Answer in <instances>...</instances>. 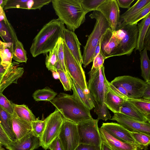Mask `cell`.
I'll use <instances>...</instances> for the list:
<instances>
[{"label": "cell", "mask_w": 150, "mask_h": 150, "mask_svg": "<svg viewBox=\"0 0 150 150\" xmlns=\"http://www.w3.org/2000/svg\"><path fill=\"white\" fill-rule=\"evenodd\" d=\"M58 137L64 150H74L79 144L77 125L64 118Z\"/></svg>", "instance_id": "11"}, {"label": "cell", "mask_w": 150, "mask_h": 150, "mask_svg": "<svg viewBox=\"0 0 150 150\" xmlns=\"http://www.w3.org/2000/svg\"><path fill=\"white\" fill-rule=\"evenodd\" d=\"M94 112L98 115V119L102 120L105 121L110 120L111 116L108 107L104 103L103 105L94 101Z\"/></svg>", "instance_id": "36"}, {"label": "cell", "mask_w": 150, "mask_h": 150, "mask_svg": "<svg viewBox=\"0 0 150 150\" xmlns=\"http://www.w3.org/2000/svg\"><path fill=\"white\" fill-rule=\"evenodd\" d=\"M120 113L140 121L150 123V118L146 116L134 105L127 100L121 108Z\"/></svg>", "instance_id": "24"}, {"label": "cell", "mask_w": 150, "mask_h": 150, "mask_svg": "<svg viewBox=\"0 0 150 150\" xmlns=\"http://www.w3.org/2000/svg\"><path fill=\"white\" fill-rule=\"evenodd\" d=\"M63 41L64 63L68 74L84 91L90 92L82 66L78 63Z\"/></svg>", "instance_id": "9"}, {"label": "cell", "mask_w": 150, "mask_h": 150, "mask_svg": "<svg viewBox=\"0 0 150 150\" xmlns=\"http://www.w3.org/2000/svg\"><path fill=\"white\" fill-rule=\"evenodd\" d=\"M111 120L116 121L130 132H138L150 136V123L140 121L119 113L114 114Z\"/></svg>", "instance_id": "13"}, {"label": "cell", "mask_w": 150, "mask_h": 150, "mask_svg": "<svg viewBox=\"0 0 150 150\" xmlns=\"http://www.w3.org/2000/svg\"><path fill=\"white\" fill-rule=\"evenodd\" d=\"M108 82L104 94V103L108 109L114 114L120 113L121 108L126 100L118 95L110 88Z\"/></svg>", "instance_id": "22"}, {"label": "cell", "mask_w": 150, "mask_h": 150, "mask_svg": "<svg viewBox=\"0 0 150 150\" xmlns=\"http://www.w3.org/2000/svg\"><path fill=\"white\" fill-rule=\"evenodd\" d=\"M3 76V75H0V83H1V81L2 79Z\"/></svg>", "instance_id": "57"}, {"label": "cell", "mask_w": 150, "mask_h": 150, "mask_svg": "<svg viewBox=\"0 0 150 150\" xmlns=\"http://www.w3.org/2000/svg\"><path fill=\"white\" fill-rule=\"evenodd\" d=\"M149 13H150V2L131 18L125 22L121 26L117 28V29L127 25L137 24L138 21L144 18Z\"/></svg>", "instance_id": "35"}, {"label": "cell", "mask_w": 150, "mask_h": 150, "mask_svg": "<svg viewBox=\"0 0 150 150\" xmlns=\"http://www.w3.org/2000/svg\"><path fill=\"white\" fill-rule=\"evenodd\" d=\"M0 60H1V58L0 57Z\"/></svg>", "instance_id": "61"}, {"label": "cell", "mask_w": 150, "mask_h": 150, "mask_svg": "<svg viewBox=\"0 0 150 150\" xmlns=\"http://www.w3.org/2000/svg\"><path fill=\"white\" fill-rule=\"evenodd\" d=\"M58 19H53L45 24L34 38L30 51L33 57L46 54L55 46L59 39L62 38L65 28Z\"/></svg>", "instance_id": "1"}, {"label": "cell", "mask_w": 150, "mask_h": 150, "mask_svg": "<svg viewBox=\"0 0 150 150\" xmlns=\"http://www.w3.org/2000/svg\"><path fill=\"white\" fill-rule=\"evenodd\" d=\"M57 93L48 87L36 90L33 94L32 97L36 101H50L57 96Z\"/></svg>", "instance_id": "32"}, {"label": "cell", "mask_w": 150, "mask_h": 150, "mask_svg": "<svg viewBox=\"0 0 150 150\" xmlns=\"http://www.w3.org/2000/svg\"><path fill=\"white\" fill-rule=\"evenodd\" d=\"M0 145H3V143L0 139Z\"/></svg>", "instance_id": "59"}, {"label": "cell", "mask_w": 150, "mask_h": 150, "mask_svg": "<svg viewBox=\"0 0 150 150\" xmlns=\"http://www.w3.org/2000/svg\"><path fill=\"white\" fill-rule=\"evenodd\" d=\"M101 146L79 144L74 150H101Z\"/></svg>", "instance_id": "47"}, {"label": "cell", "mask_w": 150, "mask_h": 150, "mask_svg": "<svg viewBox=\"0 0 150 150\" xmlns=\"http://www.w3.org/2000/svg\"><path fill=\"white\" fill-rule=\"evenodd\" d=\"M137 25H127L116 30L115 33L120 42L112 57L131 54L137 45L138 33Z\"/></svg>", "instance_id": "5"}, {"label": "cell", "mask_w": 150, "mask_h": 150, "mask_svg": "<svg viewBox=\"0 0 150 150\" xmlns=\"http://www.w3.org/2000/svg\"><path fill=\"white\" fill-rule=\"evenodd\" d=\"M73 95L82 103L90 110L94 107V101L90 93L84 91L72 79H71Z\"/></svg>", "instance_id": "25"}, {"label": "cell", "mask_w": 150, "mask_h": 150, "mask_svg": "<svg viewBox=\"0 0 150 150\" xmlns=\"http://www.w3.org/2000/svg\"><path fill=\"white\" fill-rule=\"evenodd\" d=\"M120 40L110 28L102 35L100 39V51L105 59L112 57L118 46Z\"/></svg>", "instance_id": "15"}, {"label": "cell", "mask_w": 150, "mask_h": 150, "mask_svg": "<svg viewBox=\"0 0 150 150\" xmlns=\"http://www.w3.org/2000/svg\"><path fill=\"white\" fill-rule=\"evenodd\" d=\"M7 69H5L1 65H0V75H3L6 73Z\"/></svg>", "instance_id": "55"}, {"label": "cell", "mask_w": 150, "mask_h": 150, "mask_svg": "<svg viewBox=\"0 0 150 150\" xmlns=\"http://www.w3.org/2000/svg\"><path fill=\"white\" fill-rule=\"evenodd\" d=\"M98 120L92 118L77 125L79 144L101 146L102 141L98 126Z\"/></svg>", "instance_id": "7"}, {"label": "cell", "mask_w": 150, "mask_h": 150, "mask_svg": "<svg viewBox=\"0 0 150 150\" xmlns=\"http://www.w3.org/2000/svg\"><path fill=\"white\" fill-rule=\"evenodd\" d=\"M5 24L9 31L12 40L14 42L13 59L18 62L26 63L28 59L27 52L23 44L18 40L16 32L8 20Z\"/></svg>", "instance_id": "20"}, {"label": "cell", "mask_w": 150, "mask_h": 150, "mask_svg": "<svg viewBox=\"0 0 150 150\" xmlns=\"http://www.w3.org/2000/svg\"><path fill=\"white\" fill-rule=\"evenodd\" d=\"M141 75L146 82L150 81V60L147 50L145 48L140 52Z\"/></svg>", "instance_id": "31"}, {"label": "cell", "mask_w": 150, "mask_h": 150, "mask_svg": "<svg viewBox=\"0 0 150 150\" xmlns=\"http://www.w3.org/2000/svg\"><path fill=\"white\" fill-rule=\"evenodd\" d=\"M13 115L30 123L36 120L35 116L26 105L13 103Z\"/></svg>", "instance_id": "30"}, {"label": "cell", "mask_w": 150, "mask_h": 150, "mask_svg": "<svg viewBox=\"0 0 150 150\" xmlns=\"http://www.w3.org/2000/svg\"><path fill=\"white\" fill-rule=\"evenodd\" d=\"M52 73L53 76L55 79H59V76L58 73L54 71H51Z\"/></svg>", "instance_id": "53"}, {"label": "cell", "mask_w": 150, "mask_h": 150, "mask_svg": "<svg viewBox=\"0 0 150 150\" xmlns=\"http://www.w3.org/2000/svg\"><path fill=\"white\" fill-rule=\"evenodd\" d=\"M110 83L114 86H122L129 93V98L135 99L142 98L146 85L145 81L128 75L117 77Z\"/></svg>", "instance_id": "10"}, {"label": "cell", "mask_w": 150, "mask_h": 150, "mask_svg": "<svg viewBox=\"0 0 150 150\" xmlns=\"http://www.w3.org/2000/svg\"><path fill=\"white\" fill-rule=\"evenodd\" d=\"M2 23L0 22V32L1 33V30L2 31V29H3V26Z\"/></svg>", "instance_id": "56"}, {"label": "cell", "mask_w": 150, "mask_h": 150, "mask_svg": "<svg viewBox=\"0 0 150 150\" xmlns=\"http://www.w3.org/2000/svg\"><path fill=\"white\" fill-rule=\"evenodd\" d=\"M89 16L91 18L95 19L96 22L92 32L88 36L86 44L84 47L82 55V64L85 68L93 62L95 50L101 36L110 28L108 23L100 11H93Z\"/></svg>", "instance_id": "4"}, {"label": "cell", "mask_w": 150, "mask_h": 150, "mask_svg": "<svg viewBox=\"0 0 150 150\" xmlns=\"http://www.w3.org/2000/svg\"><path fill=\"white\" fill-rule=\"evenodd\" d=\"M100 51V40L99 41L94 51L93 55V58L96 56L99 53Z\"/></svg>", "instance_id": "52"}, {"label": "cell", "mask_w": 150, "mask_h": 150, "mask_svg": "<svg viewBox=\"0 0 150 150\" xmlns=\"http://www.w3.org/2000/svg\"><path fill=\"white\" fill-rule=\"evenodd\" d=\"M89 80L87 87L95 102L103 105L105 93L107 88V80L104 66L97 69H91L88 73Z\"/></svg>", "instance_id": "6"}, {"label": "cell", "mask_w": 150, "mask_h": 150, "mask_svg": "<svg viewBox=\"0 0 150 150\" xmlns=\"http://www.w3.org/2000/svg\"><path fill=\"white\" fill-rule=\"evenodd\" d=\"M50 102L64 119L76 125L92 118L90 110L73 95L60 93Z\"/></svg>", "instance_id": "2"}, {"label": "cell", "mask_w": 150, "mask_h": 150, "mask_svg": "<svg viewBox=\"0 0 150 150\" xmlns=\"http://www.w3.org/2000/svg\"><path fill=\"white\" fill-rule=\"evenodd\" d=\"M135 140L145 150H146L150 143V136L138 132H130Z\"/></svg>", "instance_id": "37"}, {"label": "cell", "mask_w": 150, "mask_h": 150, "mask_svg": "<svg viewBox=\"0 0 150 150\" xmlns=\"http://www.w3.org/2000/svg\"><path fill=\"white\" fill-rule=\"evenodd\" d=\"M105 0H80L81 6L87 14L91 11H96L97 8Z\"/></svg>", "instance_id": "38"}, {"label": "cell", "mask_w": 150, "mask_h": 150, "mask_svg": "<svg viewBox=\"0 0 150 150\" xmlns=\"http://www.w3.org/2000/svg\"><path fill=\"white\" fill-rule=\"evenodd\" d=\"M51 2L58 19L67 29L74 32L85 21L86 14L80 0H51Z\"/></svg>", "instance_id": "3"}, {"label": "cell", "mask_w": 150, "mask_h": 150, "mask_svg": "<svg viewBox=\"0 0 150 150\" xmlns=\"http://www.w3.org/2000/svg\"><path fill=\"white\" fill-rule=\"evenodd\" d=\"M63 40L60 38L59 39V45L58 52V60L60 64L63 71L66 74L69 80L71 82V78L66 68L64 60Z\"/></svg>", "instance_id": "40"}, {"label": "cell", "mask_w": 150, "mask_h": 150, "mask_svg": "<svg viewBox=\"0 0 150 150\" xmlns=\"http://www.w3.org/2000/svg\"><path fill=\"white\" fill-rule=\"evenodd\" d=\"M142 98L150 100V81L146 82Z\"/></svg>", "instance_id": "50"}, {"label": "cell", "mask_w": 150, "mask_h": 150, "mask_svg": "<svg viewBox=\"0 0 150 150\" xmlns=\"http://www.w3.org/2000/svg\"><path fill=\"white\" fill-rule=\"evenodd\" d=\"M59 45V39L54 48L46 54L45 64L49 70L57 71L55 65L58 60V52Z\"/></svg>", "instance_id": "34"}, {"label": "cell", "mask_w": 150, "mask_h": 150, "mask_svg": "<svg viewBox=\"0 0 150 150\" xmlns=\"http://www.w3.org/2000/svg\"><path fill=\"white\" fill-rule=\"evenodd\" d=\"M99 129L102 142L111 150H138L137 146L115 138L101 127Z\"/></svg>", "instance_id": "18"}, {"label": "cell", "mask_w": 150, "mask_h": 150, "mask_svg": "<svg viewBox=\"0 0 150 150\" xmlns=\"http://www.w3.org/2000/svg\"><path fill=\"white\" fill-rule=\"evenodd\" d=\"M103 15L113 32L116 31L120 18L119 7L116 0H105L96 9Z\"/></svg>", "instance_id": "12"}, {"label": "cell", "mask_w": 150, "mask_h": 150, "mask_svg": "<svg viewBox=\"0 0 150 150\" xmlns=\"http://www.w3.org/2000/svg\"><path fill=\"white\" fill-rule=\"evenodd\" d=\"M13 50V44L12 43L3 42L0 40L1 64L6 69H7L12 63Z\"/></svg>", "instance_id": "26"}, {"label": "cell", "mask_w": 150, "mask_h": 150, "mask_svg": "<svg viewBox=\"0 0 150 150\" xmlns=\"http://www.w3.org/2000/svg\"><path fill=\"white\" fill-rule=\"evenodd\" d=\"M2 145H0V150H5V149L2 148Z\"/></svg>", "instance_id": "58"}, {"label": "cell", "mask_w": 150, "mask_h": 150, "mask_svg": "<svg viewBox=\"0 0 150 150\" xmlns=\"http://www.w3.org/2000/svg\"><path fill=\"white\" fill-rule=\"evenodd\" d=\"M0 18L5 21L7 18L3 8L0 5Z\"/></svg>", "instance_id": "51"}, {"label": "cell", "mask_w": 150, "mask_h": 150, "mask_svg": "<svg viewBox=\"0 0 150 150\" xmlns=\"http://www.w3.org/2000/svg\"><path fill=\"white\" fill-rule=\"evenodd\" d=\"M40 146V138L31 131L21 139L11 141L6 148L9 150H34Z\"/></svg>", "instance_id": "16"}, {"label": "cell", "mask_w": 150, "mask_h": 150, "mask_svg": "<svg viewBox=\"0 0 150 150\" xmlns=\"http://www.w3.org/2000/svg\"><path fill=\"white\" fill-rule=\"evenodd\" d=\"M119 7L129 9L134 0H116Z\"/></svg>", "instance_id": "48"}, {"label": "cell", "mask_w": 150, "mask_h": 150, "mask_svg": "<svg viewBox=\"0 0 150 150\" xmlns=\"http://www.w3.org/2000/svg\"><path fill=\"white\" fill-rule=\"evenodd\" d=\"M126 100L134 105L146 116L150 118V100L143 98H128Z\"/></svg>", "instance_id": "33"}, {"label": "cell", "mask_w": 150, "mask_h": 150, "mask_svg": "<svg viewBox=\"0 0 150 150\" xmlns=\"http://www.w3.org/2000/svg\"><path fill=\"white\" fill-rule=\"evenodd\" d=\"M108 84L110 88L118 95L125 100L129 98V95L127 91L122 86H114L110 82H108Z\"/></svg>", "instance_id": "43"}, {"label": "cell", "mask_w": 150, "mask_h": 150, "mask_svg": "<svg viewBox=\"0 0 150 150\" xmlns=\"http://www.w3.org/2000/svg\"><path fill=\"white\" fill-rule=\"evenodd\" d=\"M46 5L44 0H6L4 10L12 8L40 10Z\"/></svg>", "instance_id": "21"}, {"label": "cell", "mask_w": 150, "mask_h": 150, "mask_svg": "<svg viewBox=\"0 0 150 150\" xmlns=\"http://www.w3.org/2000/svg\"><path fill=\"white\" fill-rule=\"evenodd\" d=\"M31 131L33 134L36 137L40 138L42 136L44 131L45 121L40 120L36 118V120L31 122Z\"/></svg>", "instance_id": "39"}, {"label": "cell", "mask_w": 150, "mask_h": 150, "mask_svg": "<svg viewBox=\"0 0 150 150\" xmlns=\"http://www.w3.org/2000/svg\"><path fill=\"white\" fill-rule=\"evenodd\" d=\"M0 139L2 142L3 145L5 147H6L7 145L11 141L6 133L0 124Z\"/></svg>", "instance_id": "46"}, {"label": "cell", "mask_w": 150, "mask_h": 150, "mask_svg": "<svg viewBox=\"0 0 150 150\" xmlns=\"http://www.w3.org/2000/svg\"><path fill=\"white\" fill-rule=\"evenodd\" d=\"M150 2V0H137L133 6L120 15L117 28L131 18Z\"/></svg>", "instance_id": "27"}, {"label": "cell", "mask_w": 150, "mask_h": 150, "mask_svg": "<svg viewBox=\"0 0 150 150\" xmlns=\"http://www.w3.org/2000/svg\"><path fill=\"white\" fill-rule=\"evenodd\" d=\"M13 104L2 93H0V106L13 115L14 113Z\"/></svg>", "instance_id": "41"}, {"label": "cell", "mask_w": 150, "mask_h": 150, "mask_svg": "<svg viewBox=\"0 0 150 150\" xmlns=\"http://www.w3.org/2000/svg\"><path fill=\"white\" fill-rule=\"evenodd\" d=\"M48 149L50 150H64L58 137L54 139L49 145Z\"/></svg>", "instance_id": "45"}, {"label": "cell", "mask_w": 150, "mask_h": 150, "mask_svg": "<svg viewBox=\"0 0 150 150\" xmlns=\"http://www.w3.org/2000/svg\"><path fill=\"white\" fill-rule=\"evenodd\" d=\"M12 129L16 140L19 139L31 131V123L12 115Z\"/></svg>", "instance_id": "23"}, {"label": "cell", "mask_w": 150, "mask_h": 150, "mask_svg": "<svg viewBox=\"0 0 150 150\" xmlns=\"http://www.w3.org/2000/svg\"><path fill=\"white\" fill-rule=\"evenodd\" d=\"M101 127L115 138L134 145L138 149H143L134 139L130 132L117 123H103Z\"/></svg>", "instance_id": "14"}, {"label": "cell", "mask_w": 150, "mask_h": 150, "mask_svg": "<svg viewBox=\"0 0 150 150\" xmlns=\"http://www.w3.org/2000/svg\"><path fill=\"white\" fill-rule=\"evenodd\" d=\"M58 73L59 79L64 90L65 91H71L72 89L71 82L69 80L64 71L61 69L57 70Z\"/></svg>", "instance_id": "42"}, {"label": "cell", "mask_w": 150, "mask_h": 150, "mask_svg": "<svg viewBox=\"0 0 150 150\" xmlns=\"http://www.w3.org/2000/svg\"><path fill=\"white\" fill-rule=\"evenodd\" d=\"M101 150H111L105 144L102 142L101 145Z\"/></svg>", "instance_id": "54"}, {"label": "cell", "mask_w": 150, "mask_h": 150, "mask_svg": "<svg viewBox=\"0 0 150 150\" xmlns=\"http://www.w3.org/2000/svg\"><path fill=\"white\" fill-rule=\"evenodd\" d=\"M64 118L59 111L55 109L45 119V125L43 134L40 138L41 146L45 150L59 133Z\"/></svg>", "instance_id": "8"}, {"label": "cell", "mask_w": 150, "mask_h": 150, "mask_svg": "<svg viewBox=\"0 0 150 150\" xmlns=\"http://www.w3.org/2000/svg\"><path fill=\"white\" fill-rule=\"evenodd\" d=\"M17 63L12 62L3 75L0 84V93H2L4 90L12 83H17L18 80L23 75L24 69L15 65Z\"/></svg>", "instance_id": "19"}, {"label": "cell", "mask_w": 150, "mask_h": 150, "mask_svg": "<svg viewBox=\"0 0 150 150\" xmlns=\"http://www.w3.org/2000/svg\"><path fill=\"white\" fill-rule=\"evenodd\" d=\"M1 64V60H0V65Z\"/></svg>", "instance_id": "60"}, {"label": "cell", "mask_w": 150, "mask_h": 150, "mask_svg": "<svg viewBox=\"0 0 150 150\" xmlns=\"http://www.w3.org/2000/svg\"><path fill=\"white\" fill-rule=\"evenodd\" d=\"M12 115L0 106V124L11 141L16 140L12 127Z\"/></svg>", "instance_id": "29"}, {"label": "cell", "mask_w": 150, "mask_h": 150, "mask_svg": "<svg viewBox=\"0 0 150 150\" xmlns=\"http://www.w3.org/2000/svg\"><path fill=\"white\" fill-rule=\"evenodd\" d=\"M62 38L75 59L82 66L83 62L80 48L81 44L74 32L65 28L63 30Z\"/></svg>", "instance_id": "17"}, {"label": "cell", "mask_w": 150, "mask_h": 150, "mask_svg": "<svg viewBox=\"0 0 150 150\" xmlns=\"http://www.w3.org/2000/svg\"><path fill=\"white\" fill-rule=\"evenodd\" d=\"M105 59L104 56L100 51L99 53L93 60L91 69H97L102 67L103 66V64Z\"/></svg>", "instance_id": "44"}, {"label": "cell", "mask_w": 150, "mask_h": 150, "mask_svg": "<svg viewBox=\"0 0 150 150\" xmlns=\"http://www.w3.org/2000/svg\"><path fill=\"white\" fill-rule=\"evenodd\" d=\"M150 28H149L144 37L143 42L144 48L147 51L150 50Z\"/></svg>", "instance_id": "49"}, {"label": "cell", "mask_w": 150, "mask_h": 150, "mask_svg": "<svg viewBox=\"0 0 150 150\" xmlns=\"http://www.w3.org/2000/svg\"><path fill=\"white\" fill-rule=\"evenodd\" d=\"M150 13L143 19L140 23L138 24L137 26L138 33L137 45L134 49L135 51L138 50L141 52L144 49V40L148 30L150 27Z\"/></svg>", "instance_id": "28"}]
</instances>
